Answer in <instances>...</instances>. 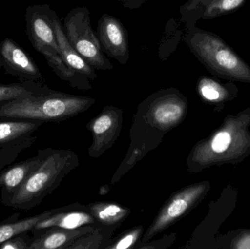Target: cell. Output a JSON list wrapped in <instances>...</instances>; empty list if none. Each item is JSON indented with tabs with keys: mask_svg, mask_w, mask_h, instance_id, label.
Wrapping results in <instances>:
<instances>
[{
	"mask_svg": "<svg viewBox=\"0 0 250 249\" xmlns=\"http://www.w3.org/2000/svg\"><path fill=\"white\" fill-rule=\"evenodd\" d=\"M95 102L91 96L70 95L48 87L41 93L0 102V119L60 122L85 112Z\"/></svg>",
	"mask_w": 250,
	"mask_h": 249,
	"instance_id": "obj_2",
	"label": "cell"
},
{
	"mask_svg": "<svg viewBox=\"0 0 250 249\" xmlns=\"http://www.w3.org/2000/svg\"><path fill=\"white\" fill-rule=\"evenodd\" d=\"M53 26L62 57L66 65L73 73L87 77L90 80H95L98 76L95 72L96 70L85 61L82 56L69 42L64 33L63 24L56 12L53 16Z\"/></svg>",
	"mask_w": 250,
	"mask_h": 249,
	"instance_id": "obj_14",
	"label": "cell"
},
{
	"mask_svg": "<svg viewBox=\"0 0 250 249\" xmlns=\"http://www.w3.org/2000/svg\"><path fill=\"white\" fill-rule=\"evenodd\" d=\"M211 0H189L180 8L182 18L188 22V26H195L197 20L201 19L204 9Z\"/></svg>",
	"mask_w": 250,
	"mask_h": 249,
	"instance_id": "obj_24",
	"label": "cell"
},
{
	"mask_svg": "<svg viewBox=\"0 0 250 249\" xmlns=\"http://www.w3.org/2000/svg\"><path fill=\"white\" fill-rule=\"evenodd\" d=\"M36 138V137L32 136L0 149V169L4 165L11 163L12 161L18 157L21 152L32 146Z\"/></svg>",
	"mask_w": 250,
	"mask_h": 249,
	"instance_id": "obj_23",
	"label": "cell"
},
{
	"mask_svg": "<svg viewBox=\"0 0 250 249\" xmlns=\"http://www.w3.org/2000/svg\"><path fill=\"white\" fill-rule=\"evenodd\" d=\"M63 28L69 42L91 67L98 71L114 69L104 55L98 35L92 29L87 7L82 6L72 9L63 20Z\"/></svg>",
	"mask_w": 250,
	"mask_h": 249,
	"instance_id": "obj_6",
	"label": "cell"
},
{
	"mask_svg": "<svg viewBox=\"0 0 250 249\" xmlns=\"http://www.w3.org/2000/svg\"><path fill=\"white\" fill-rule=\"evenodd\" d=\"M55 11L48 4L28 6L25 12L26 34L32 46L43 55L48 66L61 80L80 90L92 89L90 80L76 74L66 65L62 57L53 26Z\"/></svg>",
	"mask_w": 250,
	"mask_h": 249,
	"instance_id": "obj_4",
	"label": "cell"
},
{
	"mask_svg": "<svg viewBox=\"0 0 250 249\" xmlns=\"http://www.w3.org/2000/svg\"><path fill=\"white\" fill-rule=\"evenodd\" d=\"M110 188L108 186H103L100 189V194H105L109 192Z\"/></svg>",
	"mask_w": 250,
	"mask_h": 249,
	"instance_id": "obj_29",
	"label": "cell"
},
{
	"mask_svg": "<svg viewBox=\"0 0 250 249\" xmlns=\"http://www.w3.org/2000/svg\"><path fill=\"white\" fill-rule=\"evenodd\" d=\"M27 232L20 234L0 244V249H29L32 238H29Z\"/></svg>",
	"mask_w": 250,
	"mask_h": 249,
	"instance_id": "obj_26",
	"label": "cell"
},
{
	"mask_svg": "<svg viewBox=\"0 0 250 249\" xmlns=\"http://www.w3.org/2000/svg\"><path fill=\"white\" fill-rule=\"evenodd\" d=\"M143 226L126 230L117 238H112L105 249H133L144 235Z\"/></svg>",
	"mask_w": 250,
	"mask_h": 249,
	"instance_id": "obj_22",
	"label": "cell"
},
{
	"mask_svg": "<svg viewBox=\"0 0 250 249\" xmlns=\"http://www.w3.org/2000/svg\"><path fill=\"white\" fill-rule=\"evenodd\" d=\"M233 248L239 249H250V233L243 235L236 240Z\"/></svg>",
	"mask_w": 250,
	"mask_h": 249,
	"instance_id": "obj_28",
	"label": "cell"
},
{
	"mask_svg": "<svg viewBox=\"0 0 250 249\" xmlns=\"http://www.w3.org/2000/svg\"><path fill=\"white\" fill-rule=\"evenodd\" d=\"M247 0H211L204 9L201 19H212L239 10Z\"/></svg>",
	"mask_w": 250,
	"mask_h": 249,
	"instance_id": "obj_21",
	"label": "cell"
},
{
	"mask_svg": "<svg viewBox=\"0 0 250 249\" xmlns=\"http://www.w3.org/2000/svg\"><path fill=\"white\" fill-rule=\"evenodd\" d=\"M48 88L47 85L32 81H21L10 84L0 83V102L41 93Z\"/></svg>",
	"mask_w": 250,
	"mask_h": 249,
	"instance_id": "obj_20",
	"label": "cell"
},
{
	"mask_svg": "<svg viewBox=\"0 0 250 249\" xmlns=\"http://www.w3.org/2000/svg\"><path fill=\"white\" fill-rule=\"evenodd\" d=\"M209 190L207 181L187 186L166 200L138 244L148 242L179 222L196 207Z\"/></svg>",
	"mask_w": 250,
	"mask_h": 249,
	"instance_id": "obj_7",
	"label": "cell"
},
{
	"mask_svg": "<svg viewBox=\"0 0 250 249\" xmlns=\"http://www.w3.org/2000/svg\"><path fill=\"white\" fill-rule=\"evenodd\" d=\"M185 42L213 76L229 81L250 83L249 64L218 35L191 26Z\"/></svg>",
	"mask_w": 250,
	"mask_h": 249,
	"instance_id": "obj_5",
	"label": "cell"
},
{
	"mask_svg": "<svg viewBox=\"0 0 250 249\" xmlns=\"http://www.w3.org/2000/svg\"><path fill=\"white\" fill-rule=\"evenodd\" d=\"M79 165V156L73 151L50 149L46 157L26 181L1 202L13 209L31 210L41 204Z\"/></svg>",
	"mask_w": 250,
	"mask_h": 249,
	"instance_id": "obj_3",
	"label": "cell"
},
{
	"mask_svg": "<svg viewBox=\"0 0 250 249\" xmlns=\"http://www.w3.org/2000/svg\"><path fill=\"white\" fill-rule=\"evenodd\" d=\"M44 123L20 119H0V149L32 137Z\"/></svg>",
	"mask_w": 250,
	"mask_h": 249,
	"instance_id": "obj_15",
	"label": "cell"
},
{
	"mask_svg": "<svg viewBox=\"0 0 250 249\" xmlns=\"http://www.w3.org/2000/svg\"><path fill=\"white\" fill-rule=\"evenodd\" d=\"M91 214L100 225L120 228L131 210L115 202H95L87 205Z\"/></svg>",
	"mask_w": 250,
	"mask_h": 249,
	"instance_id": "obj_16",
	"label": "cell"
},
{
	"mask_svg": "<svg viewBox=\"0 0 250 249\" xmlns=\"http://www.w3.org/2000/svg\"><path fill=\"white\" fill-rule=\"evenodd\" d=\"M116 1L121 2L125 8L135 10L141 7L147 0H116Z\"/></svg>",
	"mask_w": 250,
	"mask_h": 249,
	"instance_id": "obj_27",
	"label": "cell"
},
{
	"mask_svg": "<svg viewBox=\"0 0 250 249\" xmlns=\"http://www.w3.org/2000/svg\"><path fill=\"white\" fill-rule=\"evenodd\" d=\"M51 148L41 149L35 156L12 165L0 173L1 200L13 194L42 163Z\"/></svg>",
	"mask_w": 250,
	"mask_h": 249,
	"instance_id": "obj_12",
	"label": "cell"
},
{
	"mask_svg": "<svg viewBox=\"0 0 250 249\" xmlns=\"http://www.w3.org/2000/svg\"><path fill=\"white\" fill-rule=\"evenodd\" d=\"M97 35L104 52L123 65L127 63L129 58L127 32L118 19L111 15H103L98 21Z\"/></svg>",
	"mask_w": 250,
	"mask_h": 249,
	"instance_id": "obj_10",
	"label": "cell"
},
{
	"mask_svg": "<svg viewBox=\"0 0 250 249\" xmlns=\"http://www.w3.org/2000/svg\"><path fill=\"white\" fill-rule=\"evenodd\" d=\"M188 109V99L176 88L160 89L143 100L134 114L127 152L110 184L119 182L137 163L155 150L165 135L183 122Z\"/></svg>",
	"mask_w": 250,
	"mask_h": 249,
	"instance_id": "obj_1",
	"label": "cell"
},
{
	"mask_svg": "<svg viewBox=\"0 0 250 249\" xmlns=\"http://www.w3.org/2000/svg\"><path fill=\"white\" fill-rule=\"evenodd\" d=\"M118 228V227L104 225L97 227L92 232L76 240L67 249H105Z\"/></svg>",
	"mask_w": 250,
	"mask_h": 249,
	"instance_id": "obj_18",
	"label": "cell"
},
{
	"mask_svg": "<svg viewBox=\"0 0 250 249\" xmlns=\"http://www.w3.org/2000/svg\"><path fill=\"white\" fill-rule=\"evenodd\" d=\"M197 90L203 99L212 103L233 99L238 92L236 85L232 81L222 83L216 79L207 76L200 77L197 84Z\"/></svg>",
	"mask_w": 250,
	"mask_h": 249,
	"instance_id": "obj_17",
	"label": "cell"
},
{
	"mask_svg": "<svg viewBox=\"0 0 250 249\" xmlns=\"http://www.w3.org/2000/svg\"><path fill=\"white\" fill-rule=\"evenodd\" d=\"M123 123V110L107 105L86 124V128L92 134V143L88 149L90 157L99 158L113 147L121 134Z\"/></svg>",
	"mask_w": 250,
	"mask_h": 249,
	"instance_id": "obj_8",
	"label": "cell"
},
{
	"mask_svg": "<svg viewBox=\"0 0 250 249\" xmlns=\"http://www.w3.org/2000/svg\"><path fill=\"white\" fill-rule=\"evenodd\" d=\"M176 240V233L169 234L155 241H149L144 244H137L133 249H167L170 248Z\"/></svg>",
	"mask_w": 250,
	"mask_h": 249,
	"instance_id": "obj_25",
	"label": "cell"
},
{
	"mask_svg": "<svg viewBox=\"0 0 250 249\" xmlns=\"http://www.w3.org/2000/svg\"><path fill=\"white\" fill-rule=\"evenodd\" d=\"M57 210L58 209H51L22 220L0 225V244L16 235L33 230L38 222L49 217Z\"/></svg>",
	"mask_w": 250,
	"mask_h": 249,
	"instance_id": "obj_19",
	"label": "cell"
},
{
	"mask_svg": "<svg viewBox=\"0 0 250 249\" xmlns=\"http://www.w3.org/2000/svg\"><path fill=\"white\" fill-rule=\"evenodd\" d=\"M1 67H3V65L2 62H1V58H0V68H1Z\"/></svg>",
	"mask_w": 250,
	"mask_h": 249,
	"instance_id": "obj_30",
	"label": "cell"
},
{
	"mask_svg": "<svg viewBox=\"0 0 250 249\" xmlns=\"http://www.w3.org/2000/svg\"><path fill=\"white\" fill-rule=\"evenodd\" d=\"M96 228L92 225L77 229L51 228L33 232L29 249H67L76 240L92 232Z\"/></svg>",
	"mask_w": 250,
	"mask_h": 249,
	"instance_id": "obj_13",
	"label": "cell"
},
{
	"mask_svg": "<svg viewBox=\"0 0 250 249\" xmlns=\"http://www.w3.org/2000/svg\"><path fill=\"white\" fill-rule=\"evenodd\" d=\"M86 225L101 226L91 214L87 206L74 203L58 208V210L49 217L38 222L32 232H40L51 228L77 229Z\"/></svg>",
	"mask_w": 250,
	"mask_h": 249,
	"instance_id": "obj_11",
	"label": "cell"
},
{
	"mask_svg": "<svg viewBox=\"0 0 250 249\" xmlns=\"http://www.w3.org/2000/svg\"><path fill=\"white\" fill-rule=\"evenodd\" d=\"M0 58L7 73L21 81L45 84L38 64L13 39L5 38L0 42Z\"/></svg>",
	"mask_w": 250,
	"mask_h": 249,
	"instance_id": "obj_9",
	"label": "cell"
}]
</instances>
